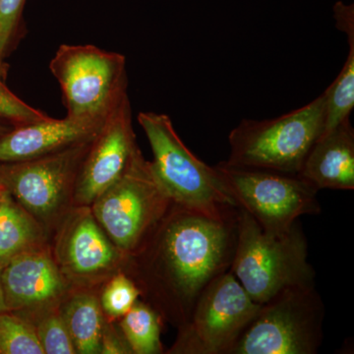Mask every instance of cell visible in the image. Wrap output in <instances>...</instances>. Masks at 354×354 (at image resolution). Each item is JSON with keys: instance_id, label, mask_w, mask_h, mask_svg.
<instances>
[{"instance_id": "ffe728a7", "label": "cell", "mask_w": 354, "mask_h": 354, "mask_svg": "<svg viewBox=\"0 0 354 354\" xmlns=\"http://www.w3.org/2000/svg\"><path fill=\"white\" fill-rule=\"evenodd\" d=\"M0 354H44L32 329L23 319L9 313H0Z\"/></svg>"}, {"instance_id": "44dd1931", "label": "cell", "mask_w": 354, "mask_h": 354, "mask_svg": "<svg viewBox=\"0 0 354 354\" xmlns=\"http://www.w3.org/2000/svg\"><path fill=\"white\" fill-rule=\"evenodd\" d=\"M141 295L138 286L123 274H116L104 288L102 308L113 318H120L132 308Z\"/></svg>"}, {"instance_id": "7a4b0ae2", "label": "cell", "mask_w": 354, "mask_h": 354, "mask_svg": "<svg viewBox=\"0 0 354 354\" xmlns=\"http://www.w3.org/2000/svg\"><path fill=\"white\" fill-rule=\"evenodd\" d=\"M230 271L259 305L286 288L315 283V271L308 262V245L299 221L285 232L270 234L239 208Z\"/></svg>"}, {"instance_id": "4fadbf2b", "label": "cell", "mask_w": 354, "mask_h": 354, "mask_svg": "<svg viewBox=\"0 0 354 354\" xmlns=\"http://www.w3.org/2000/svg\"><path fill=\"white\" fill-rule=\"evenodd\" d=\"M0 281L8 310L50 304L64 290L57 265L46 253L34 249L8 261L0 272Z\"/></svg>"}, {"instance_id": "484cf974", "label": "cell", "mask_w": 354, "mask_h": 354, "mask_svg": "<svg viewBox=\"0 0 354 354\" xmlns=\"http://www.w3.org/2000/svg\"><path fill=\"white\" fill-rule=\"evenodd\" d=\"M6 190V186L2 184L1 181H0V198H1L2 194H3L4 191Z\"/></svg>"}, {"instance_id": "cb8c5ba5", "label": "cell", "mask_w": 354, "mask_h": 354, "mask_svg": "<svg viewBox=\"0 0 354 354\" xmlns=\"http://www.w3.org/2000/svg\"><path fill=\"white\" fill-rule=\"evenodd\" d=\"M27 0H0V66L19 35Z\"/></svg>"}, {"instance_id": "5b68a950", "label": "cell", "mask_w": 354, "mask_h": 354, "mask_svg": "<svg viewBox=\"0 0 354 354\" xmlns=\"http://www.w3.org/2000/svg\"><path fill=\"white\" fill-rule=\"evenodd\" d=\"M324 318L315 283L286 288L260 304L230 354H315Z\"/></svg>"}, {"instance_id": "277c9868", "label": "cell", "mask_w": 354, "mask_h": 354, "mask_svg": "<svg viewBox=\"0 0 354 354\" xmlns=\"http://www.w3.org/2000/svg\"><path fill=\"white\" fill-rule=\"evenodd\" d=\"M325 94L272 120H243L230 133L227 164L298 174L325 127Z\"/></svg>"}, {"instance_id": "9a60e30c", "label": "cell", "mask_w": 354, "mask_h": 354, "mask_svg": "<svg viewBox=\"0 0 354 354\" xmlns=\"http://www.w3.org/2000/svg\"><path fill=\"white\" fill-rule=\"evenodd\" d=\"M60 257L70 272L91 276L108 270L118 255L95 218L91 214H81L67 227Z\"/></svg>"}, {"instance_id": "ac0fdd59", "label": "cell", "mask_w": 354, "mask_h": 354, "mask_svg": "<svg viewBox=\"0 0 354 354\" xmlns=\"http://www.w3.org/2000/svg\"><path fill=\"white\" fill-rule=\"evenodd\" d=\"M121 329L132 353H162L160 315L150 305L137 300L122 317Z\"/></svg>"}, {"instance_id": "ba28073f", "label": "cell", "mask_w": 354, "mask_h": 354, "mask_svg": "<svg viewBox=\"0 0 354 354\" xmlns=\"http://www.w3.org/2000/svg\"><path fill=\"white\" fill-rule=\"evenodd\" d=\"M172 203L140 149L122 176L93 203V213L114 244L135 252L167 215Z\"/></svg>"}, {"instance_id": "3957f363", "label": "cell", "mask_w": 354, "mask_h": 354, "mask_svg": "<svg viewBox=\"0 0 354 354\" xmlns=\"http://www.w3.org/2000/svg\"><path fill=\"white\" fill-rule=\"evenodd\" d=\"M138 122L152 149L153 174L172 203L215 218L236 213L237 208L223 190L215 167L191 152L169 115L141 113Z\"/></svg>"}, {"instance_id": "5bb4252c", "label": "cell", "mask_w": 354, "mask_h": 354, "mask_svg": "<svg viewBox=\"0 0 354 354\" xmlns=\"http://www.w3.org/2000/svg\"><path fill=\"white\" fill-rule=\"evenodd\" d=\"M298 176L319 191L354 189V129L351 118L321 134Z\"/></svg>"}, {"instance_id": "6da1fadb", "label": "cell", "mask_w": 354, "mask_h": 354, "mask_svg": "<svg viewBox=\"0 0 354 354\" xmlns=\"http://www.w3.org/2000/svg\"><path fill=\"white\" fill-rule=\"evenodd\" d=\"M236 223L237 211L215 218L174 203L139 247L145 251L142 277L147 290L177 327L188 320L205 288L230 270Z\"/></svg>"}, {"instance_id": "8992f818", "label": "cell", "mask_w": 354, "mask_h": 354, "mask_svg": "<svg viewBox=\"0 0 354 354\" xmlns=\"http://www.w3.org/2000/svg\"><path fill=\"white\" fill-rule=\"evenodd\" d=\"M50 69L74 120L104 122L128 93L127 58L92 44H62Z\"/></svg>"}, {"instance_id": "30bf717a", "label": "cell", "mask_w": 354, "mask_h": 354, "mask_svg": "<svg viewBox=\"0 0 354 354\" xmlns=\"http://www.w3.org/2000/svg\"><path fill=\"white\" fill-rule=\"evenodd\" d=\"M91 141L59 152L0 165V181L32 216L48 218L74 191Z\"/></svg>"}, {"instance_id": "4316f807", "label": "cell", "mask_w": 354, "mask_h": 354, "mask_svg": "<svg viewBox=\"0 0 354 354\" xmlns=\"http://www.w3.org/2000/svg\"><path fill=\"white\" fill-rule=\"evenodd\" d=\"M2 130H3V129H1V127H0V135L4 134V133H6V132H4V133L2 132Z\"/></svg>"}, {"instance_id": "603a6c76", "label": "cell", "mask_w": 354, "mask_h": 354, "mask_svg": "<svg viewBox=\"0 0 354 354\" xmlns=\"http://www.w3.org/2000/svg\"><path fill=\"white\" fill-rule=\"evenodd\" d=\"M39 344L46 354L77 353L62 315L46 317L36 330Z\"/></svg>"}, {"instance_id": "9c48e42d", "label": "cell", "mask_w": 354, "mask_h": 354, "mask_svg": "<svg viewBox=\"0 0 354 354\" xmlns=\"http://www.w3.org/2000/svg\"><path fill=\"white\" fill-rule=\"evenodd\" d=\"M260 305L228 270L202 291L171 353L230 354Z\"/></svg>"}, {"instance_id": "d6986e66", "label": "cell", "mask_w": 354, "mask_h": 354, "mask_svg": "<svg viewBox=\"0 0 354 354\" xmlns=\"http://www.w3.org/2000/svg\"><path fill=\"white\" fill-rule=\"evenodd\" d=\"M346 36L349 50L346 64L334 82L324 92L326 109L323 133L330 131L342 121L351 118L354 108V31L348 32Z\"/></svg>"}, {"instance_id": "2e32d148", "label": "cell", "mask_w": 354, "mask_h": 354, "mask_svg": "<svg viewBox=\"0 0 354 354\" xmlns=\"http://www.w3.org/2000/svg\"><path fill=\"white\" fill-rule=\"evenodd\" d=\"M41 239V227L31 214L4 191L0 198V265L34 248Z\"/></svg>"}, {"instance_id": "7402d4cb", "label": "cell", "mask_w": 354, "mask_h": 354, "mask_svg": "<svg viewBox=\"0 0 354 354\" xmlns=\"http://www.w3.org/2000/svg\"><path fill=\"white\" fill-rule=\"evenodd\" d=\"M3 73V66H0V120L8 121L15 127L48 120L50 116L32 108L6 87L2 80Z\"/></svg>"}, {"instance_id": "d4e9b609", "label": "cell", "mask_w": 354, "mask_h": 354, "mask_svg": "<svg viewBox=\"0 0 354 354\" xmlns=\"http://www.w3.org/2000/svg\"><path fill=\"white\" fill-rule=\"evenodd\" d=\"M4 311H9L4 300L3 290H2L1 281H0V313Z\"/></svg>"}, {"instance_id": "52a82bcc", "label": "cell", "mask_w": 354, "mask_h": 354, "mask_svg": "<svg viewBox=\"0 0 354 354\" xmlns=\"http://www.w3.org/2000/svg\"><path fill=\"white\" fill-rule=\"evenodd\" d=\"M214 167L235 207L252 216L266 232L281 234L300 216L321 213L319 190L298 174L234 167L227 162Z\"/></svg>"}, {"instance_id": "8fae6325", "label": "cell", "mask_w": 354, "mask_h": 354, "mask_svg": "<svg viewBox=\"0 0 354 354\" xmlns=\"http://www.w3.org/2000/svg\"><path fill=\"white\" fill-rule=\"evenodd\" d=\"M138 149L127 93L111 109L91 143L74 187L76 201L92 205L122 176Z\"/></svg>"}, {"instance_id": "e0dca14e", "label": "cell", "mask_w": 354, "mask_h": 354, "mask_svg": "<svg viewBox=\"0 0 354 354\" xmlns=\"http://www.w3.org/2000/svg\"><path fill=\"white\" fill-rule=\"evenodd\" d=\"M62 317L77 353H102V310L93 295L82 293L72 297L65 305Z\"/></svg>"}, {"instance_id": "7c38bea8", "label": "cell", "mask_w": 354, "mask_h": 354, "mask_svg": "<svg viewBox=\"0 0 354 354\" xmlns=\"http://www.w3.org/2000/svg\"><path fill=\"white\" fill-rule=\"evenodd\" d=\"M104 122L48 120L16 127L0 135V162H17L59 152L95 138Z\"/></svg>"}]
</instances>
